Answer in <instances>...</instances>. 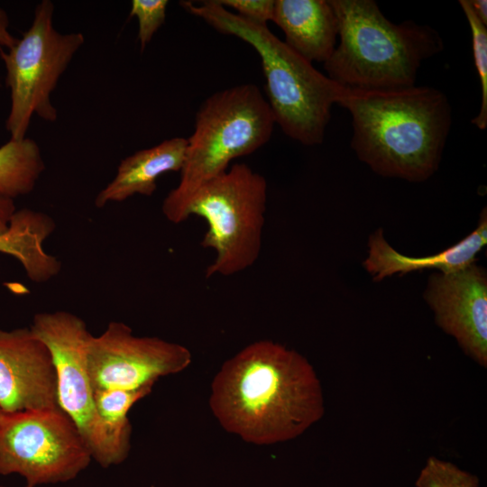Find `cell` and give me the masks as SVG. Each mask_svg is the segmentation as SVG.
Here are the masks:
<instances>
[{
  "mask_svg": "<svg viewBox=\"0 0 487 487\" xmlns=\"http://www.w3.org/2000/svg\"><path fill=\"white\" fill-rule=\"evenodd\" d=\"M487 243L486 209L481 215L477 228L456 244L426 257H409L393 249L380 229L370 236L368 257L363 266L380 280L394 273H407L427 268H436L442 273H452L475 262L476 254Z\"/></svg>",
  "mask_w": 487,
  "mask_h": 487,
  "instance_id": "14",
  "label": "cell"
},
{
  "mask_svg": "<svg viewBox=\"0 0 487 487\" xmlns=\"http://www.w3.org/2000/svg\"><path fill=\"white\" fill-rule=\"evenodd\" d=\"M225 8L250 22L265 24L273 19L275 0H216Z\"/></svg>",
  "mask_w": 487,
  "mask_h": 487,
  "instance_id": "21",
  "label": "cell"
},
{
  "mask_svg": "<svg viewBox=\"0 0 487 487\" xmlns=\"http://www.w3.org/2000/svg\"><path fill=\"white\" fill-rule=\"evenodd\" d=\"M168 5L167 0L132 1L130 17L134 16L138 20V40L142 51L164 23Z\"/></svg>",
  "mask_w": 487,
  "mask_h": 487,
  "instance_id": "20",
  "label": "cell"
},
{
  "mask_svg": "<svg viewBox=\"0 0 487 487\" xmlns=\"http://www.w3.org/2000/svg\"><path fill=\"white\" fill-rule=\"evenodd\" d=\"M459 5L470 27L473 62L482 90L480 110L478 115L472 119V124L480 130H485L487 127V28L473 14L468 0H460Z\"/></svg>",
  "mask_w": 487,
  "mask_h": 487,
  "instance_id": "18",
  "label": "cell"
},
{
  "mask_svg": "<svg viewBox=\"0 0 487 487\" xmlns=\"http://www.w3.org/2000/svg\"><path fill=\"white\" fill-rule=\"evenodd\" d=\"M275 120L259 87L240 84L216 93L200 105L176 188L165 197L161 210L173 224L186 221L198 190L229 169L234 159L266 144Z\"/></svg>",
  "mask_w": 487,
  "mask_h": 487,
  "instance_id": "5",
  "label": "cell"
},
{
  "mask_svg": "<svg viewBox=\"0 0 487 487\" xmlns=\"http://www.w3.org/2000/svg\"><path fill=\"white\" fill-rule=\"evenodd\" d=\"M51 351L57 372L58 401L76 425L92 460L103 468L128 456L114 442L95 406L87 369V345L91 336L85 321L68 311L38 313L30 326Z\"/></svg>",
  "mask_w": 487,
  "mask_h": 487,
  "instance_id": "9",
  "label": "cell"
},
{
  "mask_svg": "<svg viewBox=\"0 0 487 487\" xmlns=\"http://www.w3.org/2000/svg\"><path fill=\"white\" fill-rule=\"evenodd\" d=\"M179 5L222 34L234 36L253 47L261 59L267 102L283 133L305 145L324 141L331 117L345 88L318 71L267 25L245 20L216 0L180 1Z\"/></svg>",
  "mask_w": 487,
  "mask_h": 487,
  "instance_id": "3",
  "label": "cell"
},
{
  "mask_svg": "<svg viewBox=\"0 0 487 487\" xmlns=\"http://www.w3.org/2000/svg\"><path fill=\"white\" fill-rule=\"evenodd\" d=\"M272 22L283 41L311 63H325L335 48L338 23L329 0H275Z\"/></svg>",
  "mask_w": 487,
  "mask_h": 487,
  "instance_id": "13",
  "label": "cell"
},
{
  "mask_svg": "<svg viewBox=\"0 0 487 487\" xmlns=\"http://www.w3.org/2000/svg\"><path fill=\"white\" fill-rule=\"evenodd\" d=\"M152 388L138 390L107 389L94 391L95 406L116 446L126 455L130 451L131 408L149 395Z\"/></svg>",
  "mask_w": 487,
  "mask_h": 487,
  "instance_id": "17",
  "label": "cell"
},
{
  "mask_svg": "<svg viewBox=\"0 0 487 487\" xmlns=\"http://www.w3.org/2000/svg\"><path fill=\"white\" fill-rule=\"evenodd\" d=\"M8 15L5 11L0 7V48L5 46L10 49L16 43L18 40L11 34V32L8 31Z\"/></svg>",
  "mask_w": 487,
  "mask_h": 487,
  "instance_id": "23",
  "label": "cell"
},
{
  "mask_svg": "<svg viewBox=\"0 0 487 487\" xmlns=\"http://www.w3.org/2000/svg\"><path fill=\"white\" fill-rule=\"evenodd\" d=\"M471 9L478 20L487 26V1L486 0H468Z\"/></svg>",
  "mask_w": 487,
  "mask_h": 487,
  "instance_id": "24",
  "label": "cell"
},
{
  "mask_svg": "<svg viewBox=\"0 0 487 487\" xmlns=\"http://www.w3.org/2000/svg\"><path fill=\"white\" fill-rule=\"evenodd\" d=\"M187 143L186 138L174 137L125 157L114 179L96 197V207L122 202L137 194L152 196L157 188V179L162 174L181 170Z\"/></svg>",
  "mask_w": 487,
  "mask_h": 487,
  "instance_id": "15",
  "label": "cell"
},
{
  "mask_svg": "<svg viewBox=\"0 0 487 487\" xmlns=\"http://www.w3.org/2000/svg\"><path fill=\"white\" fill-rule=\"evenodd\" d=\"M54 5L42 0L34 10L30 28L0 57L6 69L11 106L5 128L12 140L26 138L32 116L55 122L57 109L51 93L85 41L81 32L60 33L53 26Z\"/></svg>",
  "mask_w": 487,
  "mask_h": 487,
  "instance_id": "7",
  "label": "cell"
},
{
  "mask_svg": "<svg viewBox=\"0 0 487 487\" xmlns=\"http://www.w3.org/2000/svg\"><path fill=\"white\" fill-rule=\"evenodd\" d=\"M15 212L14 198L0 192V252L4 247V240L1 235L8 231Z\"/></svg>",
  "mask_w": 487,
  "mask_h": 487,
  "instance_id": "22",
  "label": "cell"
},
{
  "mask_svg": "<svg viewBox=\"0 0 487 487\" xmlns=\"http://www.w3.org/2000/svg\"><path fill=\"white\" fill-rule=\"evenodd\" d=\"M337 104L352 116L353 150L374 172L422 181L437 170L451 126V107L442 91L345 87Z\"/></svg>",
  "mask_w": 487,
  "mask_h": 487,
  "instance_id": "2",
  "label": "cell"
},
{
  "mask_svg": "<svg viewBox=\"0 0 487 487\" xmlns=\"http://www.w3.org/2000/svg\"><path fill=\"white\" fill-rule=\"evenodd\" d=\"M92 461L70 418L60 409H0V475L18 474L26 487L76 479Z\"/></svg>",
  "mask_w": 487,
  "mask_h": 487,
  "instance_id": "8",
  "label": "cell"
},
{
  "mask_svg": "<svg viewBox=\"0 0 487 487\" xmlns=\"http://www.w3.org/2000/svg\"><path fill=\"white\" fill-rule=\"evenodd\" d=\"M209 407L225 431L258 446L295 439L325 414L312 364L271 340L251 343L222 364L211 383Z\"/></svg>",
  "mask_w": 487,
  "mask_h": 487,
  "instance_id": "1",
  "label": "cell"
},
{
  "mask_svg": "<svg viewBox=\"0 0 487 487\" xmlns=\"http://www.w3.org/2000/svg\"><path fill=\"white\" fill-rule=\"evenodd\" d=\"M57 389L48 346L30 327L0 328V409L17 412L58 408Z\"/></svg>",
  "mask_w": 487,
  "mask_h": 487,
  "instance_id": "12",
  "label": "cell"
},
{
  "mask_svg": "<svg viewBox=\"0 0 487 487\" xmlns=\"http://www.w3.org/2000/svg\"><path fill=\"white\" fill-rule=\"evenodd\" d=\"M45 169L41 149L30 138L0 147V192L14 198L31 193Z\"/></svg>",
  "mask_w": 487,
  "mask_h": 487,
  "instance_id": "16",
  "label": "cell"
},
{
  "mask_svg": "<svg viewBox=\"0 0 487 487\" xmlns=\"http://www.w3.org/2000/svg\"><path fill=\"white\" fill-rule=\"evenodd\" d=\"M340 43L324 63L326 76L367 90L415 86L422 62L444 48L437 31L425 24L389 21L372 0H329Z\"/></svg>",
  "mask_w": 487,
  "mask_h": 487,
  "instance_id": "4",
  "label": "cell"
},
{
  "mask_svg": "<svg viewBox=\"0 0 487 487\" xmlns=\"http://www.w3.org/2000/svg\"><path fill=\"white\" fill-rule=\"evenodd\" d=\"M0 487H5V486H0ZM24 487H26V486H24Z\"/></svg>",
  "mask_w": 487,
  "mask_h": 487,
  "instance_id": "25",
  "label": "cell"
},
{
  "mask_svg": "<svg viewBox=\"0 0 487 487\" xmlns=\"http://www.w3.org/2000/svg\"><path fill=\"white\" fill-rule=\"evenodd\" d=\"M416 487H480L477 476L451 462L429 456L416 481Z\"/></svg>",
  "mask_w": 487,
  "mask_h": 487,
  "instance_id": "19",
  "label": "cell"
},
{
  "mask_svg": "<svg viewBox=\"0 0 487 487\" xmlns=\"http://www.w3.org/2000/svg\"><path fill=\"white\" fill-rule=\"evenodd\" d=\"M86 359L94 392L152 388L159 378L186 370L192 354L180 344L137 336L125 323L111 321L101 335H91Z\"/></svg>",
  "mask_w": 487,
  "mask_h": 487,
  "instance_id": "10",
  "label": "cell"
},
{
  "mask_svg": "<svg viewBox=\"0 0 487 487\" xmlns=\"http://www.w3.org/2000/svg\"><path fill=\"white\" fill-rule=\"evenodd\" d=\"M425 299L438 326L464 353L487 367V278L474 263L456 272L430 276Z\"/></svg>",
  "mask_w": 487,
  "mask_h": 487,
  "instance_id": "11",
  "label": "cell"
},
{
  "mask_svg": "<svg viewBox=\"0 0 487 487\" xmlns=\"http://www.w3.org/2000/svg\"><path fill=\"white\" fill-rule=\"evenodd\" d=\"M267 180L244 163L203 185L193 197L188 216L202 217L207 229L201 241L216 257L206 277L231 276L258 260L267 208Z\"/></svg>",
  "mask_w": 487,
  "mask_h": 487,
  "instance_id": "6",
  "label": "cell"
}]
</instances>
